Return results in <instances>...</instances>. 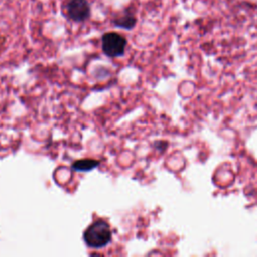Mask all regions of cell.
Segmentation results:
<instances>
[{"label":"cell","instance_id":"2","mask_svg":"<svg viewBox=\"0 0 257 257\" xmlns=\"http://www.w3.org/2000/svg\"><path fill=\"white\" fill-rule=\"evenodd\" d=\"M126 40L116 32H107L101 38V48L109 57H117L124 53Z\"/></svg>","mask_w":257,"mask_h":257},{"label":"cell","instance_id":"1","mask_svg":"<svg viewBox=\"0 0 257 257\" xmlns=\"http://www.w3.org/2000/svg\"><path fill=\"white\" fill-rule=\"evenodd\" d=\"M112 238L109 225L103 220H97L92 223L84 232L83 239L87 246L91 248L105 247Z\"/></svg>","mask_w":257,"mask_h":257},{"label":"cell","instance_id":"3","mask_svg":"<svg viewBox=\"0 0 257 257\" xmlns=\"http://www.w3.org/2000/svg\"><path fill=\"white\" fill-rule=\"evenodd\" d=\"M67 14L76 22L86 20L90 14V8L86 0H70L67 5Z\"/></svg>","mask_w":257,"mask_h":257},{"label":"cell","instance_id":"5","mask_svg":"<svg viewBox=\"0 0 257 257\" xmlns=\"http://www.w3.org/2000/svg\"><path fill=\"white\" fill-rule=\"evenodd\" d=\"M136 22H137L136 17L130 13H126L113 20L114 25L121 28H125V29H132L136 25Z\"/></svg>","mask_w":257,"mask_h":257},{"label":"cell","instance_id":"4","mask_svg":"<svg viewBox=\"0 0 257 257\" xmlns=\"http://www.w3.org/2000/svg\"><path fill=\"white\" fill-rule=\"evenodd\" d=\"M99 165V161L85 159V160H78L72 164V170L76 172H88L93 170Z\"/></svg>","mask_w":257,"mask_h":257}]
</instances>
